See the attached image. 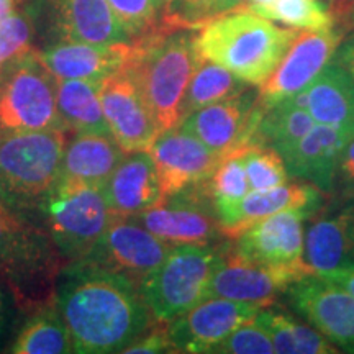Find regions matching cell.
<instances>
[{
    "mask_svg": "<svg viewBox=\"0 0 354 354\" xmlns=\"http://www.w3.org/2000/svg\"><path fill=\"white\" fill-rule=\"evenodd\" d=\"M56 307L79 354L123 353L154 322L138 286L86 259L61 269Z\"/></svg>",
    "mask_w": 354,
    "mask_h": 354,
    "instance_id": "cell-1",
    "label": "cell"
},
{
    "mask_svg": "<svg viewBox=\"0 0 354 354\" xmlns=\"http://www.w3.org/2000/svg\"><path fill=\"white\" fill-rule=\"evenodd\" d=\"M201 59L196 28L167 19L130 41V56L122 69L135 81L159 133L179 123L185 91Z\"/></svg>",
    "mask_w": 354,
    "mask_h": 354,
    "instance_id": "cell-2",
    "label": "cell"
},
{
    "mask_svg": "<svg viewBox=\"0 0 354 354\" xmlns=\"http://www.w3.org/2000/svg\"><path fill=\"white\" fill-rule=\"evenodd\" d=\"M299 30L274 25L248 8L212 17L196 28L202 57L253 86H263L297 38Z\"/></svg>",
    "mask_w": 354,
    "mask_h": 354,
    "instance_id": "cell-3",
    "label": "cell"
},
{
    "mask_svg": "<svg viewBox=\"0 0 354 354\" xmlns=\"http://www.w3.org/2000/svg\"><path fill=\"white\" fill-rule=\"evenodd\" d=\"M66 128L0 133V201L19 214L39 209L61 174Z\"/></svg>",
    "mask_w": 354,
    "mask_h": 354,
    "instance_id": "cell-4",
    "label": "cell"
},
{
    "mask_svg": "<svg viewBox=\"0 0 354 354\" xmlns=\"http://www.w3.org/2000/svg\"><path fill=\"white\" fill-rule=\"evenodd\" d=\"M39 210L46 218L48 234L68 263L91 253L113 216L102 187L61 177Z\"/></svg>",
    "mask_w": 354,
    "mask_h": 354,
    "instance_id": "cell-5",
    "label": "cell"
},
{
    "mask_svg": "<svg viewBox=\"0 0 354 354\" xmlns=\"http://www.w3.org/2000/svg\"><path fill=\"white\" fill-rule=\"evenodd\" d=\"M225 246H172L161 266L140 286L156 322L169 323L207 299V289Z\"/></svg>",
    "mask_w": 354,
    "mask_h": 354,
    "instance_id": "cell-6",
    "label": "cell"
},
{
    "mask_svg": "<svg viewBox=\"0 0 354 354\" xmlns=\"http://www.w3.org/2000/svg\"><path fill=\"white\" fill-rule=\"evenodd\" d=\"M46 128H64L57 112L56 77L32 50L0 71V133Z\"/></svg>",
    "mask_w": 354,
    "mask_h": 354,
    "instance_id": "cell-7",
    "label": "cell"
},
{
    "mask_svg": "<svg viewBox=\"0 0 354 354\" xmlns=\"http://www.w3.org/2000/svg\"><path fill=\"white\" fill-rule=\"evenodd\" d=\"M266 109L259 92L248 88L241 95L185 115L177 125L225 158L259 146L256 143V131Z\"/></svg>",
    "mask_w": 354,
    "mask_h": 354,
    "instance_id": "cell-8",
    "label": "cell"
},
{
    "mask_svg": "<svg viewBox=\"0 0 354 354\" xmlns=\"http://www.w3.org/2000/svg\"><path fill=\"white\" fill-rule=\"evenodd\" d=\"M131 218L172 246H207L223 236L212 202L209 180L166 197L159 205Z\"/></svg>",
    "mask_w": 354,
    "mask_h": 354,
    "instance_id": "cell-9",
    "label": "cell"
},
{
    "mask_svg": "<svg viewBox=\"0 0 354 354\" xmlns=\"http://www.w3.org/2000/svg\"><path fill=\"white\" fill-rule=\"evenodd\" d=\"M172 245L166 243L131 216H112L86 259L141 286L161 266Z\"/></svg>",
    "mask_w": 354,
    "mask_h": 354,
    "instance_id": "cell-10",
    "label": "cell"
},
{
    "mask_svg": "<svg viewBox=\"0 0 354 354\" xmlns=\"http://www.w3.org/2000/svg\"><path fill=\"white\" fill-rule=\"evenodd\" d=\"M312 216L305 209L277 212L248 227L234 238L233 256L246 263L268 268L292 269L302 274H315L304 259V221Z\"/></svg>",
    "mask_w": 354,
    "mask_h": 354,
    "instance_id": "cell-11",
    "label": "cell"
},
{
    "mask_svg": "<svg viewBox=\"0 0 354 354\" xmlns=\"http://www.w3.org/2000/svg\"><path fill=\"white\" fill-rule=\"evenodd\" d=\"M292 308L336 348L354 353V295L320 274H308L289 289Z\"/></svg>",
    "mask_w": 354,
    "mask_h": 354,
    "instance_id": "cell-12",
    "label": "cell"
},
{
    "mask_svg": "<svg viewBox=\"0 0 354 354\" xmlns=\"http://www.w3.org/2000/svg\"><path fill=\"white\" fill-rule=\"evenodd\" d=\"M343 35L342 30L335 26L315 32H299L274 73L259 86V97L266 107L297 94L312 84L333 59L335 51L343 41Z\"/></svg>",
    "mask_w": 354,
    "mask_h": 354,
    "instance_id": "cell-13",
    "label": "cell"
},
{
    "mask_svg": "<svg viewBox=\"0 0 354 354\" xmlns=\"http://www.w3.org/2000/svg\"><path fill=\"white\" fill-rule=\"evenodd\" d=\"M264 305L230 299H205L169 322L172 353H212L216 344L256 317Z\"/></svg>",
    "mask_w": 354,
    "mask_h": 354,
    "instance_id": "cell-14",
    "label": "cell"
},
{
    "mask_svg": "<svg viewBox=\"0 0 354 354\" xmlns=\"http://www.w3.org/2000/svg\"><path fill=\"white\" fill-rule=\"evenodd\" d=\"M148 153L165 197L207 183L223 159L179 125L159 133Z\"/></svg>",
    "mask_w": 354,
    "mask_h": 354,
    "instance_id": "cell-15",
    "label": "cell"
},
{
    "mask_svg": "<svg viewBox=\"0 0 354 354\" xmlns=\"http://www.w3.org/2000/svg\"><path fill=\"white\" fill-rule=\"evenodd\" d=\"M99 97L110 135L123 151H149L159 131L130 74L120 69L105 79Z\"/></svg>",
    "mask_w": 354,
    "mask_h": 354,
    "instance_id": "cell-16",
    "label": "cell"
},
{
    "mask_svg": "<svg viewBox=\"0 0 354 354\" xmlns=\"http://www.w3.org/2000/svg\"><path fill=\"white\" fill-rule=\"evenodd\" d=\"M305 276L307 274L292 269L246 263L233 256L230 248L225 246L210 277L207 299H230L269 307L277 294L287 290Z\"/></svg>",
    "mask_w": 354,
    "mask_h": 354,
    "instance_id": "cell-17",
    "label": "cell"
},
{
    "mask_svg": "<svg viewBox=\"0 0 354 354\" xmlns=\"http://www.w3.org/2000/svg\"><path fill=\"white\" fill-rule=\"evenodd\" d=\"M351 138L354 135L346 130L317 123L300 140L274 149L284 159L289 176L328 194L333 192L339 158Z\"/></svg>",
    "mask_w": 354,
    "mask_h": 354,
    "instance_id": "cell-18",
    "label": "cell"
},
{
    "mask_svg": "<svg viewBox=\"0 0 354 354\" xmlns=\"http://www.w3.org/2000/svg\"><path fill=\"white\" fill-rule=\"evenodd\" d=\"M322 207V190L310 183L282 184L269 190H250L232 209L218 215L221 233L233 241L248 227L266 216L289 209H305L315 215Z\"/></svg>",
    "mask_w": 354,
    "mask_h": 354,
    "instance_id": "cell-19",
    "label": "cell"
},
{
    "mask_svg": "<svg viewBox=\"0 0 354 354\" xmlns=\"http://www.w3.org/2000/svg\"><path fill=\"white\" fill-rule=\"evenodd\" d=\"M102 192L115 216H136L166 198L148 151L127 154L102 185Z\"/></svg>",
    "mask_w": 354,
    "mask_h": 354,
    "instance_id": "cell-20",
    "label": "cell"
},
{
    "mask_svg": "<svg viewBox=\"0 0 354 354\" xmlns=\"http://www.w3.org/2000/svg\"><path fill=\"white\" fill-rule=\"evenodd\" d=\"M130 43L91 44L59 41L39 53V57L57 79H82L99 82L113 76L125 66Z\"/></svg>",
    "mask_w": 354,
    "mask_h": 354,
    "instance_id": "cell-21",
    "label": "cell"
},
{
    "mask_svg": "<svg viewBox=\"0 0 354 354\" xmlns=\"http://www.w3.org/2000/svg\"><path fill=\"white\" fill-rule=\"evenodd\" d=\"M51 7L61 41L91 44L131 41L109 0H51Z\"/></svg>",
    "mask_w": 354,
    "mask_h": 354,
    "instance_id": "cell-22",
    "label": "cell"
},
{
    "mask_svg": "<svg viewBox=\"0 0 354 354\" xmlns=\"http://www.w3.org/2000/svg\"><path fill=\"white\" fill-rule=\"evenodd\" d=\"M304 259L315 274L354 269V207L308 228Z\"/></svg>",
    "mask_w": 354,
    "mask_h": 354,
    "instance_id": "cell-23",
    "label": "cell"
},
{
    "mask_svg": "<svg viewBox=\"0 0 354 354\" xmlns=\"http://www.w3.org/2000/svg\"><path fill=\"white\" fill-rule=\"evenodd\" d=\"M125 156L112 135L76 133L66 141L59 177L102 187Z\"/></svg>",
    "mask_w": 354,
    "mask_h": 354,
    "instance_id": "cell-24",
    "label": "cell"
},
{
    "mask_svg": "<svg viewBox=\"0 0 354 354\" xmlns=\"http://www.w3.org/2000/svg\"><path fill=\"white\" fill-rule=\"evenodd\" d=\"M305 109L320 125L342 128L354 135V81L331 63L304 88Z\"/></svg>",
    "mask_w": 354,
    "mask_h": 354,
    "instance_id": "cell-25",
    "label": "cell"
},
{
    "mask_svg": "<svg viewBox=\"0 0 354 354\" xmlns=\"http://www.w3.org/2000/svg\"><path fill=\"white\" fill-rule=\"evenodd\" d=\"M99 88V82L56 77L57 112L66 130L110 135L107 120L102 110Z\"/></svg>",
    "mask_w": 354,
    "mask_h": 354,
    "instance_id": "cell-26",
    "label": "cell"
},
{
    "mask_svg": "<svg viewBox=\"0 0 354 354\" xmlns=\"http://www.w3.org/2000/svg\"><path fill=\"white\" fill-rule=\"evenodd\" d=\"M8 353L13 354H68L73 342L63 315L55 304L30 312V317L13 339Z\"/></svg>",
    "mask_w": 354,
    "mask_h": 354,
    "instance_id": "cell-27",
    "label": "cell"
},
{
    "mask_svg": "<svg viewBox=\"0 0 354 354\" xmlns=\"http://www.w3.org/2000/svg\"><path fill=\"white\" fill-rule=\"evenodd\" d=\"M253 322L268 333L274 353L277 354H335L339 351L312 325L297 323L284 312L263 307Z\"/></svg>",
    "mask_w": 354,
    "mask_h": 354,
    "instance_id": "cell-28",
    "label": "cell"
},
{
    "mask_svg": "<svg viewBox=\"0 0 354 354\" xmlns=\"http://www.w3.org/2000/svg\"><path fill=\"white\" fill-rule=\"evenodd\" d=\"M248 88H250V84L243 79L234 76L223 66L202 57L185 91L183 105H180V118L207 105L241 95Z\"/></svg>",
    "mask_w": 354,
    "mask_h": 354,
    "instance_id": "cell-29",
    "label": "cell"
},
{
    "mask_svg": "<svg viewBox=\"0 0 354 354\" xmlns=\"http://www.w3.org/2000/svg\"><path fill=\"white\" fill-rule=\"evenodd\" d=\"M315 125L317 122L308 110L287 97L266 109L256 131V143L271 148L294 143L307 135Z\"/></svg>",
    "mask_w": 354,
    "mask_h": 354,
    "instance_id": "cell-30",
    "label": "cell"
},
{
    "mask_svg": "<svg viewBox=\"0 0 354 354\" xmlns=\"http://www.w3.org/2000/svg\"><path fill=\"white\" fill-rule=\"evenodd\" d=\"M245 151H236L221 159L214 174L209 179L212 202H214L216 218L218 215L232 209L250 192V183L245 169Z\"/></svg>",
    "mask_w": 354,
    "mask_h": 354,
    "instance_id": "cell-31",
    "label": "cell"
},
{
    "mask_svg": "<svg viewBox=\"0 0 354 354\" xmlns=\"http://www.w3.org/2000/svg\"><path fill=\"white\" fill-rule=\"evenodd\" d=\"M268 20L281 21L295 30H326L335 26L333 15L318 0H274Z\"/></svg>",
    "mask_w": 354,
    "mask_h": 354,
    "instance_id": "cell-32",
    "label": "cell"
},
{
    "mask_svg": "<svg viewBox=\"0 0 354 354\" xmlns=\"http://www.w3.org/2000/svg\"><path fill=\"white\" fill-rule=\"evenodd\" d=\"M109 3L131 39L158 28L167 10V0H109Z\"/></svg>",
    "mask_w": 354,
    "mask_h": 354,
    "instance_id": "cell-33",
    "label": "cell"
},
{
    "mask_svg": "<svg viewBox=\"0 0 354 354\" xmlns=\"http://www.w3.org/2000/svg\"><path fill=\"white\" fill-rule=\"evenodd\" d=\"M250 190H269L289 180L284 159L271 146H254L245 153Z\"/></svg>",
    "mask_w": 354,
    "mask_h": 354,
    "instance_id": "cell-34",
    "label": "cell"
},
{
    "mask_svg": "<svg viewBox=\"0 0 354 354\" xmlns=\"http://www.w3.org/2000/svg\"><path fill=\"white\" fill-rule=\"evenodd\" d=\"M214 354H272L274 346L268 333L253 320L238 326L223 342L212 349Z\"/></svg>",
    "mask_w": 354,
    "mask_h": 354,
    "instance_id": "cell-35",
    "label": "cell"
},
{
    "mask_svg": "<svg viewBox=\"0 0 354 354\" xmlns=\"http://www.w3.org/2000/svg\"><path fill=\"white\" fill-rule=\"evenodd\" d=\"M32 25L21 13L12 12L0 20V61L3 64L32 51Z\"/></svg>",
    "mask_w": 354,
    "mask_h": 354,
    "instance_id": "cell-36",
    "label": "cell"
},
{
    "mask_svg": "<svg viewBox=\"0 0 354 354\" xmlns=\"http://www.w3.org/2000/svg\"><path fill=\"white\" fill-rule=\"evenodd\" d=\"M218 2L220 0H176L177 7L167 12L165 17L189 28H197L203 21L216 15Z\"/></svg>",
    "mask_w": 354,
    "mask_h": 354,
    "instance_id": "cell-37",
    "label": "cell"
},
{
    "mask_svg": "<svg viewBox=\"0 0 354 354\" xmlns=\"http://www.w3.org/2000/svg\"><path fill=\"white\" fill-rule=\"evenodd\" d=\"M169 323L156 322L151 323L148 330L140 336L136 342H133L123 353H140V354H151V353H172V344L169 338Z\"/></svg>",
    "mask_w": 354,
    "mask_h": 354,
    "instance_id": "cell-38",
    "label": "cell"
},
{
    "mask_svg": "<svg viewBox=\"0 0 354 354\" xmlns=\"http://www.w3.org/2000/svg\"><path fill=\"white\" fill-rule=\"evenodd\" d=\"M338 177L342 180L343 189L354 196V138L348 141L342 153V158H339L336 179Z\"/></svg>",
    "mask_w": 354,
    "mask_h": 354,
    "instance_id": "cell-39",
    "label": "cell"
},
{
    "mask_svg": "<svg viewBox=\"0 0 354 354\" xmlns=\"http://www.w3.org/2000/svg\"><path fill=\"white\" fill-rule=\"evenodd\" d=\"M331 63H335L343 71H346L348 76L354 81V33H351L346 39H343V41L339 43Z\"/></svg>",
    "mask_w": 354,
    "mask_h": 354,
    "instance_id": "cell-40",
    "label": "cell"
},
{
    "mask_svg": "<svg viewBox=\"0 0 354 354\" xmlns=\"http://www.w3.org/2000/svg\"><path fill=\"white\" fill-rule=\"evenodd\" d=\"M13 304H15V299H13L10 289L0 279V343L3 342L8 328H10Z\"/></svg>",
    "mask_w": 354,
    "mask_h": 354,
    "instance_id": "cell-41",
    "label": "cell"
},
{
    "mask_svg": "<svg viewBox=\"0 0 354 354\" xmlns=\"http://www.w3.org/2000/svg\"><path fill=\"white\" fill-rule=\"evenodd\" d=\"M320 276L328 279L331 282H335V284L344 287V289L351 292L354 295V269H339V271L323 272Z\"/></svg>",
    "mask_w": 354,
    "mask_h": 354,
    "instance_id": "cell-42",
    "label": "cell"
},
{
    "mask_svg": "<svg viewBox=\"0 0 354 354\" xmlns=\"http://www.w3.org/2000/svg\"><path fill=\"white\" fill-rule=\"evenodd\" d=\"M335 24L339 25L338 28L342 30L343 33L348 32V30H354V0H348L343 13L339 15V19L336 20Z\"/></svg>",
    "mask_w": 354,
    "mask_h": 354,
    "instance_id": "cell-43",
    "label": "cell"
},
{
    "mask_svg": "<svg viewBox=\"0 0 354 354\" xmlns=\"http://www.w3.org/2000/svg\"><path fill=\"white\" fill-rule=\"evenodd\" d=\"M318 2H320L322 6L326 8V10L331 13V15H333V19L336 21L339 19V15L343 13L344 7H346L348 0H318Z\"/></svg>",
    "mask_w": 354,
    "mask_h": 354,
    "instance_id": "cell-44",
    "label": "cell"
},
{
    "mask_svg": "<svg viewBox=\"0 0 354 354\" xmlns=\"http://www.w3.org/2000/svg\"><path fill=\"white\" fill-rule=\"evenodd\" d=\"M248 2H250V0H220L218 7H216V15L230 10H236V8H246Z\"/></svg>",
    "mask_w": 354,
    "mask_h": 354,
    "instance_id": "cell-45",
    "label": "cell"
},
{
    "mask_svg": "<svg viewBox=\"0 0 354 354\" xmlns=\"http://www.w3.org/2000/svg\"><path fill=\"white\" fill-rule=\"evenodd\" d=\"M15 2L17 0H0V20L15 12Z\"/></svg>",
    "mask_w": 354,
    "mask_h": 354,
    "instance_id": "cell-46",
    "label": "cell"
},
{
    "mask_svg": "<svg viewBox=\"0 0 354 354\" xmlns=\"http://www.w3.org/2000/svg\"><path fill=\"white\" fill-rule=\"evenodd\" d=\"M172 2H174V0H167V8L171 7V3H172ZM166 12H167V10H166ZM165 15H166V13H165Z\"/></svg>",
    "mask_w": 354,
    "mask_h": 354,
    "instance_id": "cell-47",
    "label": "cell"
},
{
    "mask_svg": "<svg viewBox=\"0 0 354 354\" xmlns=\"http://www.w3.org/2000/svg\"><path fill=\"white\" fill-rule=\"evenodd\" d=\"M174 2H176V0H174ZM174 2H172V3H174ZM172 3H171V7H172ZM171 7H169V8H171ZM169 8H167V10H169Z\"/></svg>",
    "mask_w": 354,
    "mask_h": 354,
    "instance_id": "cell-48",
    "label": "cell"
}]
</instances>
